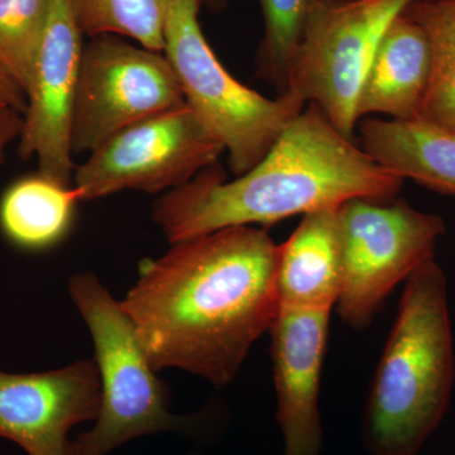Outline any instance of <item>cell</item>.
Segmentation results:
<instances>
[{
  "instance_id": "14",
  "label": "cell",
  "mask_w": 455,
  "mask_h": 455,
  "mask_svg": "<svg viewBox=\"0 0 455 455\" xmlns=\"http://www.w3.org/2000/svg\"><path fill=\"white\" fill-rule=\"evenodd\" d=\"M338 208L302 215L301 223L289 239L278 244L276 291L280 307L331 311L337 307L341 289Z\"/></svg>"
},
{
  "instance_id": "15",
  "label": "cell",
  "mask_w": 455,
  "mask_h": 455,
  "mask_svg": "<svg viewBox=\"0 0 455 455\" xmlns=\"http://www.w3.org/2000/svg\"><path fill=\"white\" fill-rule=\"evenodd\" d=\"M364 151L401 179L455 196V132L415 118L364 119L359 123Z\"/></svg>"
},
{
  "instance_id": "1",
  "label": "cell",
  "mask_w": 455,
  "mask_h": 455,
  "mask_svg": "<svg viewBox=\"0 0 455 455\" xmlns=\"http://www.w3.org/2000/svg\"><path fill=\"white\" fill-rule=\"evenodd\" d=\"M143 260L123 309L156 371L179 368L226 387L276 316L278 244L235 227Z\"/></svg>"
},
{
  "instance_id": "9",
  "label": "cell",
  "mask_w": 455,
  "mask_h": 455,
  "mask_svg": "<svg viewBox=\"0 0 455 455\" xmlns=\"http://www.w3.org/2000/svg\"><path fill=\"white\" fill-rule=\"evenodd\" d=\"M184 103L178 76L163 52L118 36L92 37L80 61L74 155L92 154L124 128Z\"/></svg>"
},
{
  "instance_id": "21",
  "label": "cell",
  "mask_w": 455,
  "mask_h": 455,
  "mask_svg": "<svg viewBox=\"0 0 455 455\" xmlns=\"http://www.w3.org/2000/svg\"><path fill=\"white\" fill-rule=\"evenodd\" d=\"M22 128L23 114L8 108H0V166L4 163L9 145L20 140Z\"/></svg>"
},
{
  "instance_id": "3",
  "label": "cell",
  "mask_w": 455,
  "mask_h": 455,
  "mask_svg": "<svg viewBox=\"0 0 455 455\" xmlns=\"http://www.w3.org/2000/svg\"><path fill=\"white\" fill-rule=\"evenodd\" d=\"M455 381L448 281L435 259L403 283L363 420L373 455H416L447 415Z\"/></svg>"
},
{
  "instance_id": "12",
  "label": "cell",
  "mask_w": 455,
  "mask_h": 455,
  "mask_svg": "<svg viewBox=\"0 0 455 455\" xmlns=\"http://www.w3.org/2000/svg\"><path fill=\"white\" fill-rule=\"evenodd\" d=\"M331 310L278 307L269 326L283 455H323L319 410Z\"/></svg>"
},
{
  "instance_id": "19",
  "label": "cell",
  "mask_w": 455,
  "mask_h": 455,
  "mask_svg": "<svg viewBox=\"0 0 455 455\" xmlns=\"http://www.w3.org/2000/svg\"><path fill=\"white\" fill-rule=\"evenodd\" d=\"M319 0H259L265 20V37L257 66L266 82L286 92L290 68L311 14Z\"/></svg>"
},
{
  "instance_id": "6",
  "label": "cell",
  "mask_w": 455,
  "mask_h": 455,
  "mask_svg": "<svg viewBox=\"0 0 455 455\" xmlns=\"http://www.w3.org/2000/svg\"><path fill=\"white\" fill-rule=\"evenodd\" d=\"M341 289L337 307L352 329L367 328L398 283L434 257L445 221L405 200L355 197L338 208Z\"/></svg>"
},
{
  "instance_id": "23",
  "label": "cell",
  "mask_w": 455,
  "mask_h": 455,
  "mask_svg": "<svg viewBox=\"0 0 455 455\" xmlns=\"http://www.w3.org/2000/svg\"><path fill=\"white\" fill-rule=\"evenodd\" d=\"M206 2L209 3V4L212 5V7H223L224 2L226 0H206Z\"/></svg>"
},
{
  "instance_id": "4",
  "label": "cell",
  "mask_w": 455,
  "mask_h": 455,
  "mask_svg": "<svg viewBox=\"0 0 455 455\" xmlns=\"http://www.w3.org/2000/svg\"><path fill=\"white\" fill-rule=\"evenodd\" d=\"M68 290L94 341L100 383L97 419L73 440V455H109L131 440L190 430V418L170 411L163 382L121 302L89 272L75 275Z\"/></svg>"
},
{
  "instance_id": "8",
  "label": "cell",
  "mask_w": 455,
  "mask_h": 455,
  "mask_svg": "<svg viewBox=\"0 0 455 455\" xmlns=\"http://www.w3.org/2000/svg\"><path fill=\"white\" fill-rule=\"evenodd\" d=\"M224 152L184 103L114 134L75 170L73 185L82 202L125 190L166 194L217 164Z\"/></svg>"
},
{
  "instance_id": "20",
  "label": "cell",
  "mask_w": 455,
  "mask_h": 455,
  "mask_svg": "<svg viewBox=\"0 0 455 455\" xmlns=\"http://www.w3.org/2000/svg\"><path fill=\"white\" fill-rule=\"evenodd\" d=\"M51 0H0V68L27 92Z\"/></svg>"
},
{
  "instance_id": "7",
  "label": "cell",
  "mask_w": 455,
  "mask_h": 455,
  "mask_svg": "<svg viewBox=\"0 0 455 455\" xmlns=\"http://www.w3.org/2000/svg\"><path fill=\"white\" fill-rule=\"evenodd\" d=\"M415 0H319L290 68L286 92L314 104L353 140L358 99L383 32Z\"/></svg>"
},
{
  "instance_id": "2",
  "label": "cell",
  "mask_w": 455,
  "mask_h": 455,
  "mask_svg": "<svg viewBox=\"0 0 455 455\" xmlns=\"http://www.w3.org/2000/svg\"><path fill=\"white\" fill-rule=\"evenodd\" d=\"M403 181L309 104L248 172L228 181L217 164L208 167L164 194L152 220L175 244L227 228L272 226L355 197L392 200Z\"/></svg>"
},
{
  "instance_id": "13",
  "label": "cell",
  "mask_w": 455,
  "mask_h": 455,
  "mask_svg": "<svg viewBox=\"0 0 455 455\" xmlns=\"http://www.w3.org/2000/svg\"><path fill=\"white\" fill-rule=\"evenodd\" d=\"M430 75L427 35L403 12L388 25L377 44L359 94V122L371 114H382L397 121L419 118Z\"/></svg>"
},
{
  "instance_id": "16",
  "label": "cell",
  "mask_w": 455,
  "mask_h": 455,
  "mask_svg": "<svg viewBox=\"0 0 455 455\" xmlns=\"http://www.w3.org/2000/svg\"><path fill=\"white\" fill-rule=\"evenodd\" d=\"M79 202L74 185L37 172L5 191L0 200V229L17 247L47 250L68 235Z\"/></svg>"
},
{
  "instance_id": "22",
  "label": "cell",
  "mask_w": 455,
  "mask_h": 455,
  "mask_svg": "<svg viewBox=\"0 0 455 455\" xmlns=\"http://www.w3.org/2000/svg\"><path fill=\"white\" fill-rule=\"evenodd\" d=\"M0 108L17 110L20 114H25L27 109L25 92L2 68H0Z\"/></svg>"
},
{
  "instance_id": "11",
  "label": "cell",
  "mask_w": 455,
  "mask_h": 455,
  "mask_svg": "<svg viewBox=\"0 0 455 455\" xmlns=\"http://www.w3.org/2000/svg\"><path fill=\"white\" fill-rule=\"evenodd\" d=\"M100 405L95 361L37 373L0 371V439L28 455H73L68 434L94 421Z\"/></svg>"
},
{
  "instance_id": "17",
  "label": "cell",
  "mask_w": 455,
  "mask_h": 455,
  "mask_svg": "<svg viewBox=\"0 0 455 455\" xmlns=\"http://www.w3.org/2000/svg\"><path fill=\"white\" fill-rule=\"evenodd\" d=\"M403 13L430 44L429 89L419 118L455 132V0H415Z\"/></svg>"
},
{
  "instance_id": "5",
  "label": "cell",
  "mask_w": 455,
  "mask_h": 455,
  "mask_svg": "<svg viewBox=\"0 0 455 455\" xmlns=\"http://www.w3.org/2000/svg\"><path fill=\"white\" fill-rule=\"evenodd\" d=\"M202 2L173 0L164 55L178 76L185 104L223 145L230 169L241 176L265 157L305 103L290 92L263 97L232 76L204 36Z\"/></svg>"
},
{
  "instance_id": "18",
  "label": "cell",
  "mask_w": 455,
  "mask_h": 455,
  "mask_svg": "<svg viewBox=\"0 0 455 455\" xmlns=\"http://www.w3.org/2000/svg\"><path fill=\"white\" fill-rule=\"evenodd\" d=\"M173 0H75L77 22L90 37L123 36L155 52L164 49V29Z\"/></svg>"
},
{
  "instance_id": "10",
  "label": "cell",
  "mask_w": 455,
  "mask_h": 455,
  "mask_svg": "<svg viewBox=\"0 0 455 455\" xmlns=\"http://www.w3.org/2000/svg\"><path fill=\"white\" fill-rule=\"evenodd\" d=\"M75 0H51L49 20L27 88L18 152L36 158L42 175L73 185V118L82 61Z\"/></svg>"
}]
</instances>
